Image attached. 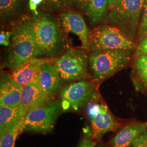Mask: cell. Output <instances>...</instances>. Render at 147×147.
Returning a JSON list of instances; mask_svg holds the SVG:
<instances>
[{"mask_svg":"<svg viewBox=\"0 0 147 147\" xmlns=\"http://www.w3.org/2000/svg\"><path fill=\"white\" fill-rule=\"evenodd\" d=\"M24 117L20 105L0 106V135H3Z\"/></svg>","mask_w":147,"mask_h":147,"instance_id":"e0dca14e","label":"cell"},{"mask_svg":"<svg viewBox=\"0 0 147 147\" xmlns=\"http://www.w3.org/2000/svg\"><path fill=\"white\" fill-rule=\"evenodd\" d=\"M72 0H44L45 5L55 10L67 9L71 4Z\"/></svg>","mask_w":147,"mask_h":147,"instance_id":"7402d4cb","label":"cell"},{"mask_svg":"<svg viewBox=\"0 0 147 147\" xmlns=\"http://www.w3.org/2000/svg\"><path fill=\"white\" fill-rule=\"evenodd\" d=\"M60 20L65 32L77 35L82 47L88 49L90 45L89 30L82 16L75 12H65L60 14Z\"/></svg>","mask_w":147,"mask_h":147,"instance_id":"7c38bea8","label":"cell"},{"mask_svg":"<svg viewBox=\"0 0 147 147\" xmlns=\"http://www.w3.org/2000/svg\"><path fill=\"white\" fill-rule=\"evenodd\" d=\"M51 96L37 82L22 86L20 105L24 116L30 111L50 102Z\"/></svg>","mask_w":147,"mask_h":147,"instance_id":"8fae6325","label":"cell"},{"mask_svg":"<svg viewBox=\"0 0 147 147\" xmlns=\"http://www.w3.org/2000/svg\"><path fill=\"white\" fill-rule=\"evenodd\" d=\"M62 107V105L55 101L30 111L19 121L21 131L40 133L51 131Z\"/></svg>","mask_w":147,"mask_h":147,"instance_id":"5b68a950","label":"cell"},{"mask_svg":"<svg viewBox=\"0 0 147 147\" xmlns=\"http://www.w3.org/2000/svg\"><path fill=\"white\" fill-rule=\"evenodd\" d=\"M136 68L142 82L147 87V55H143L138 58Z\"/></svg>","mask_w":147,"mask_h":147,"instance_id":"ffe728a7","label":"cell"},{"mask_svg":"<svg viewBox=\"0 0 147 147\" xmlns=\"http://www.w3.org/2000/svg\"><path fill=\"white\" fill-rule=\"evenodd\" d=\"M131 57L130 50H100L90 53L88 62L94 79L101 81L125 68Z\"/></svg>","mask_w":147,"mask_h":147,"instance_id":"3957f363","label":"cell"},{"mask_svg":"<svg viewBox=\"0 0 147 147\" xmlns=\"http://www.w3.org/2000/svg\"><path fill=\"white\" fill-rule=\"evenodd\" d=\"M144 0H122L111 9L108 20L133 39L139 25Z\"/></svg>","mask_w":147,"mask_h":147,"instance_id":"277c9868","label":"cell"},{"mask_svg":"<svg viewBox=\"0 0 147 147\" xmlns=\"http://www.w3.org/2000/svg\"><path fill=\"white\" fill-rule=\"evenodd\" d=\"M122 0H109V8L110 9H112L116 5H118Z\"/></svg>","mask_w":147,"mask_h":147,"instance_id":"83f0119b","label":"cell"},{"mask_svg":"<svg viewBox=\"0 0 147 147\" xmlns=\"http://www.w3.org/2000/svg\"><path fill=\"white\" fill-rule=\"evenodd\" d=\"M94 93L93 86L87 81L70 84L64 87L61 93L62 107L78 110L94 97Z\"/></svg>","mask_w":147,"mask_h":147,"instance_id":"ba28073f","label":"cell"},{"mask_svg":"<svg viewBox=\"0 0 147 147\" xmlns=\"http://www.w3.org/2000/svg\"><path fill=\"white\" fill-rule=\"evenodd\" d=\"M87 114L91 123L93 138L98 139L105 133L114 130L117 126L106 105L91 104L88 106Z\"/></svg>","mask_w":147,"mask_h":147,"instance_id":"9c48e42d","label":"cell"},{"mask_svg":"<svg viewBox=\"0 0 147 147\" xmlns=\"http://www.w3.org/2000/svg\"><path fill=\"white\" fill-rule=\"evenodd\" d=\"M21 2L18 0H0L1 16L9 18L16 16L20 9Z\"/></svg>","mask_w":147,"mask_h":147,"instance_id":"ac0fdd59","label":"cell"},{"mask_svg":"<svg viewBox=\"0 0 147 147\" xmlns=\"http://www.w3.org/2000/svg\"><path fill=\"white\" fill-rule=\"evenodd\" d=\"M144 11L138 27L137 36L138 41L140 42L147 37V2L144 4Z\"/></svg>","mask_w":147,"mask_h":147,"instance_id":"44dd1931","label":"cell"},{"mask_svg":"<svg viewBox=\"0 0 147 147\" xmlns=\"http://www.w3.org/2000/svg\"><path fill=\"white\" fill-rule=\"evenodd\" d=\"M32 19L36 42L38 57H54L62 47V40L57 22L45 13L34 14Z\"/></svg>","mask_w":147,"mask_h":147,"instance_id":"7a4b0ae2","label":"cell"},{"mask_svg":"<svg viewBox=\"0 0 147 147\" xmlns=\"http://www.w3.org/2000/svg\"><path fill=\"white\" fill-rule=\"evenodd\" d=\"M132 145L133 147H147V131L137 137Z\"/></svg>","mask_w":147,"mask_h":147,"instance_id":"cb8c5ba5","label":"cell"},{"mask_svg":"<svg viewBox=\"0 0 147 147\" xmlns=\"http://www.w3.org/2000/svg\"><path fill=\"white\" fill-rule=\"evenodd\" d=\"M18 1H20V2H22L23 0H18Z\"/></svg>","mask_w":147,"mask_h":147,"instance_id":"4dcf8cb0","label":"cell"},{"mask_svg":"<svg viewBox=\"0 0 147 147\" xmlns=\"http://www.w3.org/2000/svg\"><path fill=\"white\" fill-rule=\"evenodd\" d=\"M147 0H144V3H146V2H147Z\"/></svg>","mask_w":147,"mask_h":147,"instance_id":"f546056e","label":"cell"},{"mask_svg":"<svg viewBox=\"0 0 147 147\" xmlns=\"http://www.w3.org/2000/svg\"><path fill=\"white\" fill-rule=\"evenodd\" d=\"M92 25H98L105 21L109 8V0H89L82 8Z\"/></svg>","mask_w":147,"mask_h":147,"instance_id":"2e32d148","label":"cell"},{"mask_svg":"<svg viewBox=\"0 0 147 147\" xmlns=\"http://www.w3.org/2000/svg\"><path fill=\"white\" fill-rule=\"evenodd\" d=\"M12 32L1 31L0 33V44L4 47H8L11 44V38Z\"/></svg>","mask_w":147,"mask_h":147,"instance_id":"603a6c76","label":"cell"},{"mask_svg":"<svg viewBox=\"0 0 147 147\" xmlns=\"http://www.w3.org/2000/svg\"><path fill=\"white\" fill-rule=\"evenodd\" d=\"M54 60L48 58H33L13 69L11 77L21 86L37 82L42 64L52 63Z\"/></svg>","mask_w":147,"mask_h":147,"instance_id":"30bf717a","label":"cell"},{"mask_svg":"<svg viewBox=\"0 0 147 147\" xmlns=\"http://www.w3.org/2000/svg\"><path fill=\"white\" fill-rule=\"evenodd\" d=\"M74 1L77 5H80L81 7L83 8L84 5L89 2V0H74Z\"/></svg>","mask_w":147,"mask_h":147,"instance_id":"f1b7e54d","label":"cell"},{"mask_svg":"<svg viewBox=\"0 0 147 147\" xmlns=\"http://www.w3.org/2000/svg\"><path fill=\"white\" fill-rule=\"evenodd\" d=\"M79 147H95L94 142L88 139H84L80 143Z\"/></svg>","mask_w":147,"mask_h":147,"instance_id":"4316f807","label":"cell"},{"mask_svg":"<svg viewBox=\"0 0 147 147\" xmlns=\"http://www.w3.org/2000/svg\"><path fill=\"white\" fill-rule=\"evenodd\" d=\"M61 78L52 63L42 64L37 83L47 94L52 96L55 94L61 85Z\"/></svg>","mask_w":147,"mask_h":147,"instance_id":"9a60e30c","label":"cell"},{"mask_svg":"<svg viewBox=\"0 0 147 147\" xmlns=\"http://www.w3.org/2000/svg\"><path fill=\"white\" fill-rule=\"evenodd\" d=\"M143 55H147V37L140 43L136 49V56L138 58Z\"/></svg>","mask_w":147,"mask_h":147,"instance_id":"d4e9b609","label":"cell"},{"mask_svg":"<svg viewBox=\"0 0 147 147\" xmlns=\"http://www.w3.org/2000/svg\"><path fill=\"white\" fill-rule=\"evenodd\" d=\"M88 57L82 50L71 49L53 62L61 79L65 82L86 78Z\"/></svg>","mask_w":147,"mask_h":147,"instance_id":"52a82bcc","label":"cell"},{"mask_svg":"<svg viewBox=\"0 0 147 147\" xmlns=\"http://www.w3.org/2000/svg\"><path fill=\"white\" fill-rule=\"evenodd\" d=\"M11 32V47L5 65L8 68L13 69L38 57L32 19L24 17L16 23Z\"/></svg>","mask_w":147,"mask_h":147,"instance_id":"6da1fadb","label":"cell"},{"mask_svg":"<svg viewBox=\"0 0 147 147\" xmlns=\"http://www.w3.org/2000/svg\"><path fill=\"white\" fill-rule=\"evenodd\" d=\"M147 130V123L127 125L116 135L113 140L112 147H128L137 137Z\"/></svg>","mask_w":147,"mask_h":147,"instance_id":"5bb4252c","label":"cell"},{"mask_svg":"<svg viewBox=\"0 0 147 147\" xmlns=\"http://www.w3.org/2000/svg\"><path fill=\"white\" fill-rule=\"evenodd\" d=\"M44 0H29L28 5L31 11L34 12V14H37L38 12L37 11L38 5L42 3Z\"/></svg>","mask_w":147,"mask_h":147,"instance_id":"484cf974","label":"cell"},{"mask_svg":"<svg viewBox=\"0 0 147 147\" xmlns=\"http://www.w3.org/2000/svg\"><path fill=\"white\" fill-rule=\"evenodd\" d=\"M22 86L8 74H2L0 81V106L14 107L20 105Z\"/></svg>","mask_w":147,"mask_h":147,"instance_id":"4fadbf2b","label":"cell"},{"mask_svg":"<svg viewBox=\"0 0 147 147\" xmlns=\"http://www.w3.org/2000/svg\"><path fill=\"white\" fill-rule=\"evenodd\" d=\"M20 132L21 129L19 121L1 136L0 147H14L16 137Z\"/></svg>","mask_w":147,"mask_h":147,"instance_id":"d6986e66","label":"cell"},{"mask_svg":"<svg viewBox=\"0 0 147 147\" xmlns=\"http://www.w3.org/2000/svg\"><path fill=\"white\" fill-rule=\"evenodd\" d=\"M89 48L92 51L107 50L136 49L133 39L116 27L101 25L95 28L90 36Z\"/></svg>","mask_w":147,"mask_h":147,"instance_id":"8992f818","label":"cell"}]
</instances>
